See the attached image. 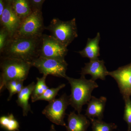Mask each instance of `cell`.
<instances>
[{"mask_svg":"<svg viewBox=\"0 0 131 131\" xmlns=\"http://www.w3.org/2000/svg\"><path fill=\"white\" fill-rule=\"evenodd\" d=\"M125 106L124 115V120L128 125L127 131L131 130V100L130 97L124 98Z\"/></svg>","mask_w":131,"mask_h":131,"instance_id":"22","label":"cell"},{"mask_svg":"<svg viewBox=\"0 0 131 131\" xmlns=\"http://www.w3.org/2000/svg\"><path fill=\"white\" fill-rule=\"evenodd\" d=\"M106 101L107 98L105 96L98 98L92 96L87 104L85 115L89 119L96 118L102 120Z\"/></svg>","mask_w":131,"mask_h":131,"instance_id":"12","label":"cell"},{"mask_svg":"<svg viewBox=\"0 0 131 131\" xmlns=\"http://www.w3.org/2000/svg\"><path fill=\"white\" fill-rule=\"evenodd\" d=\"M11 4L21 21L35 10L30 0H13Z\"/></svg>","mask_w":131,"mask_h":131,"instance_id":"16","label":"cell"},{"mask_svg":"<svg viewBox=\"0 0 131 131\" xmlns=\"http://www.w3.org/2000/svg\"><path fill=\"white\" fill-rule=\"evenodd\" d=\"M21 80H11L7 83L5 89H7L9 92V95L7 101L11 100L13 95L18 94L24 88V82Z\"/></svg>","mask_w":131,"mask_h":131,"instance_id":"20","label":"cell"},{"mask_svg":"<svg viewBox=\"0 0 131 131\" xmlns=\"http://www.w3.org/2000/svg\"><path fill=\"white\" fill-rule=\"evenodd\" d=\"M101 39L100 34L98 32L94 38H88L86 45L84 49L78 52L82 57L87 58L90 61L98 59L100 56L99 42Z\"/></svg>","mask_w":131,"mask_h":131,"instance_id":"14","label":"cell"},{"mask_svg":"<svg viewBox=\"0 0 131 131\" xmlns=\"http://www.w3.org/2000/svg\"><path fill=\"white\" fill-rule=\"evenodd\" d=\"M49 131H57L56 130V128H55V126L53 124H52L51 126Z\"/></svg>","mask_w":131,"mask_h":131,"instance_id":"26","label":"cell"},{"mask_svg":"<svg viewBox=\"0 0 131 131\" xmlns=\"http://www.w3.org/2000/svg\"><path fill=\"white\" fill-rule=\"evenodd\" d=\"M9 34L5 28L1 27L0 30V52L3 50L9 39Z\"/></svg>","mask_w":131,"mask_h":131,"instance_id":"23","label":"cell"},{"mask_svg":"<svg viewBox=\"0 0 131 131\" xmlns=\"http://www.w3.org/2000/svg\"><path fill=\"white\" fill-rule=\"evenodd\" d=\"M46 27L41 10H34L21 21L14 37H40Z\"/></svg>","mask_w":131,"mask_h":131,"instance_id":"5","label":"cell"},{"mask_svg":"<svg viewBox=\"0 0 131 131\" xmlns=\"http://www.w3.org/2000/svg\"><path fill=\"white\" fill-rule=\"evenodd\" d=\"M35 84L34 82H32L30 84L24 87L18 94L16 102L18 105L22 108L23 115L24 117L27 116L29 112H32L29 100L31 96Z\"/></svg>","mask_w":131,"mask_h":131,"instance_id":"15","label":"cell"},{"mask_svg":"<svg viewBox=\"0 0 131 131\" xmlns=\"http://www.w3.org/2000/svg\"><path fill=\"white\" fill-rule=\"evenodd\" d=\"M65 79L71 87V93L69 96L70 105L78 113H81L83 106L91 100L93 90L99 86L95 81L87 80L84 75H81L79 79L67 76Z\"/></svg>","mask_w":131,"mask_h":131,"instance_id":"2","label":"cell"},{"mask_svg":"<svg viewBox=\"0 0 131 131\" xmlns=\"http://www.w3.org/2000/svg\"><path fill=\"white\" fill-rule=\"evenodd\" d=\"M65 84H61L56 88L48 89L42 95L35 99L34 102L38 101L44 100L50 102L56 99L59 91L65 87Z\"/></svg>","mask_w":131,"mask_h":131,"instance_id":"21","label":"cell"},{"mask_svg":"<svg viewBox=\"0 0 131 131\" xmlns=\"http://www.w3.org/2000/svg\"><path fill=\"white\" fill-rule=\"evenodd\" d=\"M69 105V97L64 93L59 98L49 102L42 111V113L52 123L66 127L64 118L66 109Z\"/></svg>","mask_w":131,"mask_h":131,"instance_id":"7","label":"cell"},{"mask_svg":"<svg viewBox=\"0 0 131 131\" xmlns=\"http://www.w3.org/2000/svg\"><path fill=\"white\" fill-rule=\"evenodd\" d=\"M0 91L5 89L8 82L17 80L24 81L32 67L30 63L12 58L1 57Z\"/></svg>","mask_w":131,"mask_h":131,"instance_id":"3","label":"cell"},{"mask_svg":"<svg viewBox=\"0 0 131 131\" xmlns=\"http://www.w3.org/2000/svg\"><path fill=\"white\" fill-rule=\"evenodd\" d=\"M45 29L49 31L51 36L66 47L78 37L75 18L67 21L54 18Z\"/></svg>","mask_w":131,"mask_h":131,"instance_id":"4","label":"cell"},{"mask_svg":"<svg viewBox=\"0 0 131 131\" xmlns=\"http://www.w3.org/2000/svg\"><path fill=\"white\" fill-rule=\"evenodd\" d=\"M0 126L2 128L7 131H19V122L12 113L0 117Z\"/></svg>","mask_w":131,"mask_h":131,"instance_id":"17","label":"cell"},{"mask_svg":"<svg viewBox=\"0 0 131 131\" xmlns=\"http://www.w3.org/2000/svg\"><path fill=\"white\" fill-rule=\"evenodd\" d=\"M34 10H41L42 5L45 0H30Z\"/></svg>","mask_w":131,"mask_h":131,"instance_id":"24","label":"cell"},{"mask_svg":"<svg viewBox=\"0 0 131 131\" xmlns=\"http://www.w3.org/2000/svg\"><path fill=\"white\" fill-rule=\"evenodd\" d=\"M5 6V2L4 0H0V16H1Z\"/></svg>","mask_w":131,"mask_h":131,"instance_id":"25","label":"cell"},{"mask_svg":"<svg viewBox=\"0 0 131 131\" xmlns=\"http://www.w3.org/2000/svg\"><path fill=\"white\" fill-rule=\"evenodd\" d=\"M66 47L50 35L43 34L39 57L64 59L68 53Z\"/></svg>","mask_w":131,"mask_h":131,"instance_id":"8","label":"cell"},{"mask_svg":"<svg viewBox=\"0 0 131 131\" xmlns=\"http://www.w3.org/2000/svg\"><path fill=\"white\" fill-rule=\"evenodd\" d=\"M43 75L66 78L68 64L64 59L47 58L39 57L31 63Z\"/></svg>","mask_w":131,"mask_h":131,"instance_id":"6","label":"cell"},{"mask_svg":"<svg viewBox=\"0 0 131 131\" xmlns=\"http://www.w3.org/2000/svg\"><path fill=\"white\" fill-rule=\"evenodd\" d=\"M92 125V131H113L117 129V126L114 123H107L102 120L90 119Z\"/></svg>","mask_w":131,"mask_h":131,"instance_id":"19","label":"cell"},{"mask_svg":"<svg viewBox=\"0 0 131 131\" xmlns=\"http://www.w3.org/2000/svg\"><path fill=\"white\" fill-rule=\"evenodd\" d=\"M105 64L103 60H100L99 59L90 61L89 62L85 63L84 67L82 68L81 75H90L91 79L94 81L98 79L105 80L109 73Z\"/></svg>","mask_w":131,"mask_h":131,"instance_id":"11","label":"cell"},{"mask_svg":"<svg viewBox=\"0 0 131 131\" xmlns=\"http://www.w3.org/2000/svg\"><path fill=\"white\" fill-rule=\"evenodd\" d=\"M4 1H5L7 2L11 3L13 0H4Z\"/></svg>","mask_w":131,"mask_h":131,"instance_id":"27","label":"cell"},{"mask_svg":"<svg viewBox=\"0 0 131 131\" xmlns=\"http://www.w3.org/2000/svg\"><path fill=\"white\" fill-rule=\"evenodd\" d=\"M108 75L117 82L123 99L131 96V62L109 72Z\"/></svg>","mask_w":131,"mask_h":131,"instance_id":"9","label":"cell"},{"mask_svg":"<svg viewBox=\"0 0 131 131\" xmlns=\"http://www.w3.org/2000/svg\"><path fill=\"white\" fill-rule=\"evenodd\" d=\"M47 76L46 75H43L42 77L37 78V83L35 84L31 96L32 102H34L36 98L42 95L49 88L46 82Z\"/></svg>","mask_w":131,"mask_h":131,"instance_id":"18","label":"cell"},{"mask_svg":"<svg viewBox=\"0 0 131 131\" xmlns=\"http://www.w3.org/2000/svg\"><path fill=\"white\" fill-rule=\"evenodd\" d=\"M5 2V9L2 15L0 16L1 27L6 30L10 39L16 33L21 21L14 11L11 3Z\"/></svg>","mask_w":131,"mask_h":131,"instance_id":"10","label":"cell"},{"mask_svg":"<svg viewBox=\"0 0 131 131\" xmlns=\"http://www.w3.org/2000/svg\"><path fill=\"white\" fill-rule=\"evenodd\" d=\"M90 124L86 115L77 114L74 111L68 115V124L65 127L67 131H86Z\"/></svg>","mask_w":131,"mask_h":131,"instance_id":"13","label":"cell"},{"mask_svg":"<svg viewBox=\"0 0 131 131\" xmlns=\"http://www.w3.org/2000/svg\"><path fill=\"white\" fill-rule=\"evenodd\" d=\"M42 37H13L1 52V57L18 59L31 63L39 57Z\"/></svg>","mask_w":131,"mask_h":131,"instance_id":"1","label":"cell"}]
</instances>
